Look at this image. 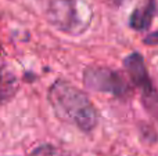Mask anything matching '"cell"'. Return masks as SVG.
Instances as JSON below:
<instances>
[{
  "mask_svg": "<svg viewBox=\"0 0 158 156\" xmlns=\"http://www.w3.org/2000/svg\"><path fill=\"white\" fill-rule=\"evenodd\" d=\"M125 2L126 0H107V3H108L111 7H121Z\"/></svg>",
  "mask_w": 158,
  "mask_h": 156,
  "instance_id": "30bf717a",
  "label": "cell"
},
{
  "mask_svg": "<svg viewBox=\"0 0 158 156\" xmlns=\"http://www.w3.org/2000/svg\"><path fill=\"white\" fill-rule=\"evenodd\" d=\"M19 90V79L7 65L0 68V105L10 102Z\"/></svg>",
  "mask_w": 158,
  "mask_h": 156,
  "instance_id": "8992f818",
  "label": "cell"
},
{
  "mask_svg": "<svg viewBox=\"0 0 158 156\" xmlns=\"http://www.w3.org/2000/svg\"><path fill=\"white\" fill-rule=\"evenodd\" d=\"M47 101L60 122L92 133L97 127L100 113L89 96L67 79H57L47 90Z\"/></svg>",
  "mask_w": 158,
  "mask_h": 156,
  "instance_id": "6da1fadb",
  "label": "cell"
},
{
  "mask_svg": "<svg viewBox=\"0 0 158 156\" xmlns=\"http://www.w3.org/2000/svg\"><path fill=\"white\" fill-rule=\"evenodd\" d=\"M143 41H144L146 44H148V46H158V30L148 33V35L143 39Z\"/></svg>",
  "mask_w": 158,
  "mask_h": 156,
  "instance_id": "9c48e42d",
  "label": "cell"
},
{
  "mask_svg": "<svg viewBox=\"0 0 158 156\" xmlns=\"http://www.w3.org/2000/svg\"><path fill=\"white\" fill-rule=\"evenodd\" d=\"M82 83L89 90L110 94L115 98L125 99L132 94V83H129L119 71L108 66H86L82 75Z\"/></svg>",
  "mask_w": 158,
  "mask_h": 156,
  "instance_id": "3957f363",
  "label": "cell"
},
{
  "mask_svg": "<svg viewBox=\"0 0 158 156\" xmlns=\"http://www.w3.org/2000/svg\"><path fill=\"white\" fill-rule=\"evenodd\" d=\"M123 68H125V72L131 80L132 86L137 87L142 93H146V91L154 88L147 66H146L144 58L140 53L133 51L126 55L123 58Z\"/></svg>",
  "mask_w": 158,
  "mask_h": 156,
  "instance_id": "277c9868",
  "label": "cell"
},
{
  "mask_svg": "<svg viewBox=\"0 0 158 156\" xmlns=\"http://www.w3.org/2000/svg\"><path fill=\"white\" fill-rule=\"evenodd\" d=\"M157 0H142L129 17V26L136 32H146L157 15Z\"/></svg>",
  "mask_w": 158,
  "mask_h": 156,
  "instance_id": "5b68a950",
  "label": "cell"
},
{
  "mask_svg": "<svg viewBox=\"0 0 158 156\" xmlns=\"http://www.w3.org/2000/svg\"><path fill=\"white\" fill-rule=\"evenodd\" d=\"M93 8L87 0H46L44 17L58 32L81 36L90 28Z\"/></svg>",
  "mask_w": 158,
  "mask_h": 156,
  "instance_id": "7a4b0ae2",
  "label": "cell"
},
{
  "mask_svg": "<svg viewBox=\"0 0 158 156\" xmlns=\"http://www.w3.org/2000/svg\"><path fill=\"white\" fill-rule=\"evenodd\" d=\"M28 156H63V154L53 144H40L35 146Z\"/></svg>",
  "mask_w": 158,
  "mask_h": 156,
  "instance_id": "ba28073f",
  "label": "cell"
},
{
  "mask_svg": "<svg viewBox=\"0 0 158 156\" xmlns=\"http://www.w3.org/2000/svg\"><path fill=\"white\" fill-rule=\"evenodd\" d=\"M4 64V60H3V47H2V43H0V68H2Z\"/></svg>",
  "mask_w": 158,
  "mask_h": 156,
  "instance_id": "8fae6325",
  "label": "cell"
},
{
  "mask_svg": "<svg viewBox=\"0 0 158 156\" xmlns=\"http://www.w3.org/2000/svg\"><path fill=\"white\" fill-rule=\"evenodd\" d=\"M142 105L148 112V115L158 122V91L156 88L142 93Z\"/></svg>",
  "mask_w": 158,
  "mask_h": 156,
  "instance_id": "52a82bcc",
  "label": "cell"
}]
</instances>
